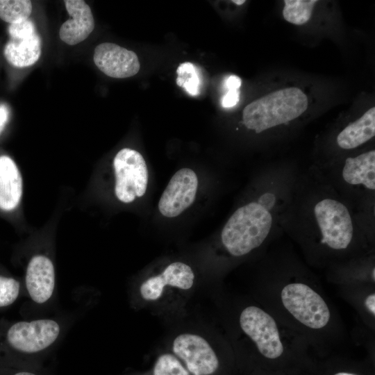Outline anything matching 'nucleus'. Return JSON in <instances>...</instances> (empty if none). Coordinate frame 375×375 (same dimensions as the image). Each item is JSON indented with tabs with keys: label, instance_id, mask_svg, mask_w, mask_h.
Masks as SVG:
<instances>
[{
	"label": "nucleus",
	"instance_id": "39448f33",
	"mask_svg": "<svg viewBox=\"0 0 375 375\" xmlns=\"http://www.w3.org/2000/svg\"><path fill=\"white\" fill-rule=\"evenodd\" d=\"M308 103L299 88H282L249 103L243 110V124L260 133L296 119L306 110Z\"/></svg>",
	"mask_w": 375,
	"mask_h": 375
},
{
	"label": "nucleus",
	"instance_id": "cd10ccee",
	"mask_svg": "<svg viewBox=\"0 0 375 375\" xmlns=\"http://www.w3.org/2000/svg\"><path fill=\"white\" fill-rule=\"evenodd\" d=\"M233 2L237 5H242L245 2V1L244 0H233Z\"/></svg>",
	"mask_w": 375,
	"mask_h": 375
},
{
	"label": "nucleus",
	"instance_id": "2eb2a0df",
	"mask_svg": "<svg viewBox=\"0 0 375 375\" xmlns=\"http://www.w3.org/2000/svg\"><path fill=\"white\" fill-rule=\"evenodd\" d=\"M23 194V180L15 162L9 156H0V209L14 210Z\"/></svg>",
	"mask_w": 375,
	"mask_h": 375
},
{
	"label": "nucleus",
	"instance_id": "1a4fd4ad",
	"mask_svg": "<svg viewBox=\"0 0 375 375\" xmlns=\"http://www.w3.org/2000/svg\"><path fill=\"white\" fill-rule=\"evenodd\" d=\"M194 280V273L188 265L174 262L160 274L142 281L136 288V294L144 302H156L172 291L188 292L193 287Z\"/></svg>",
	"mask_w": 375,
	"mask_h": 375
},
{
	"label": "nucleus",
	"instance_id": "6e6552de",
	"mask_svg": "<svg viewBox=\"0 0 375 375\" xmlns=\"http://www.w3.org/2000/svg\"><path fill=\"white\" fill-rule=\"evenodd\" d=\"M169 351L181 362L190 375H217L219 358L203 336L183 333L173 340Z\"/></svg>",
	"mask_w": 375,
	"mask_h": 375
},
{
	"label": "nucleus",
	"instance_id": "b1692460",
	"mask_svg": "<svg viewBox=\"0 0 375 375\" xmlns=\"http://www.w3.org/2000/svg\"><path fill=\"white\" fill-rule=\"evenodd\" d=\"M241 83L242 81L240 77L235 75H231L227 78L225 82V86L228 90H239Z\"/></svg>",
	"mask_w": 375,
	"mask_h": 375
},
{
	"label": "nucleus",
	"instance_id": "423d86ee",
	"mask_svg": "<svg viewBox=\"0 0 375 375\" xmlns=\"http://www.w3.org/2000/svg\"><path fill=\"white\" fill-rule=\"evenodd\" d=\"M242 333L257 351L269 360L282 356L292 340L272 312L256 305L243 308L238 317Z\"/></svg>",
	"mask_w": 375,
	"mask_h": 375
},
{
	"label": "nucleus",
	"instance_id": "ddd939ff",
	"mask_svg": "<svg viewBox=\"0 0 375 375\" xmlns=\"http://www.w3.org/2000/svg\"><path fill=\"white\" fill-rule=\"evenodd\" d=\"M339 178L346 187L374 194L375 190V150L348 157L338 169Z\"/></svg>",
	"mask_w": 375,
	"mask_h": 375
},
{
	"label": "nucleus",
	"instance_id": "aec40b11",
	"mask_svg": "<svg viewBox=\"0 0 375 375\" xmlns=\"http://www.w3.org/2000/svg\"><path fill=\"white\" fill-rule=\"evenodd\" d=\"M176 83L191 96H197L200 92L201 80L197 67L189 62L180 64L176 69Z\"/></svg>",
	"mask_w": 375,
	"mask_h": 375
},
{
	"label": "nucleus",
	"instance_id": "5701e85b",
	"mask_svg": "<svg viewBox=\"0 0 375 375\" xmlns=\"http://www.w3.org/2000/svg\"><path fill=\"white\" fill-rule=\"evenodd\" d=\"M363 308L367 312V315H369L373 319L375 317V293L371 292L367 294L362 301Z\"/></svg>",
	"mask_w": 375,
	"mask_h": 375
},
{
	"label": "nucleus",
	"instance_id": "6ab92c4d",
	"mask_svg": "<svg viewBox=\"0 0 375 375\" xmlns=\"http://www.w3.org/2000/svg\"><path fill=\"white\" fill-rule=\"evenodd\" d=\"M149 375L190 374L181 362L170 351H167L156 357Z\"/></svg>",
	"mask_w": 375,
	"mask_h": 375
},
{
	"label": "nucleus",
	"instance_id": "a878e982",
	"mask_svg": "<svg viewBox=\"0 0 375 375\" xmlns=\"http://www.w3.org/2000/svg\"><path fill=\"white\" fill-rule=\"evenodd\" d=\"M12 375H41L38 372V370L33 368V367H31L30 368H24L21 369L15 372H14Z\"/></svg>",
	"mask_w": 375,
	"mask_h": 375
},
{
	"label": "nucleus",
	"instance_id": "f3484780",
	"mask_svg": "<svg viewBox=\"0 0 375 375\" xmlns=\"http://www.w3.org/2000/svg\"><path fill=\"white\" fill-rule=\"evenodd\" d=\"M31 12V1L0 0V19L10 24L28 19Z\"/></svg>",
	"mask_w": 375,
	"mask_h": 375
},
{
	"label": "nucleus",
	"instance_id": "bb28decb",
	"mask_svg": "<svg viewBox=\"0 0 375 375\" xmlns=\"http://www.w3.org/2000/svg\"><path fill=\"white\" fill-rule=\"evenodd\" d=\"M334 375H357V374L351 373V372H338L335 374Z\"/></svg>",
	"mask_w": 375,
	"mask_h": 375
},
{
	"label": "nucleus",
	"instance_id": "0eeeda50",
	"mask_svg": "<svg viewBox=\"0 0 375 375\" xmlns=\"http://www.w3.org/2000/svg\"><path fill=\"white\" fill-rule=\"evenodd\" d=\"M115 192L122 202L128 203L142 197L147 190L148 170L142 156L137 151L124 148L113 160Z\"/></svg>",
	"mask_w": 375,
	"mask_h": 375
},
{
	"label": "nucleus",
	"instance_id": "412c9836",
	"mask_svg": "<svg viewBox=\"0 0 375 375\" xmlns=\"http://www.w3.org/2000/svg\"><path fill=\"white\" fill-rule=\"evenodd\" d=\"M21 283L16 278L0 274V308L14 303L22 292Z\"/></svg>",
	"mask_w": 375,
	"mask_h": 375
},
{
	"label": "nucleus",
	"instance_id": "a211bd4d",
	"mask_svg": "<svg viewBox=\"0 0 375 375\" xmlns=\"http://www.w3.org/2000/svg\"><path fill=\"white\" fill-rule=\"evenodd\" d=\"M316 0H285L283 9L284 19L293 24L302 25L311 17Z\"/></svg>",
	"mask_w": 375,
	"mask_h": 375
},
{
	"label": "nucleus",
	"instance_id": "f257e3e1",
	"mask_svg": "<svg viewBox=\"0 0 375 375\" xmlns=\"http://www.w3.org/2000/svg\"><path fill=\"white\" fill-rule=\"evenodd\" d=\"M336 192L331 183L321 182L303 195L299 208L300 241L324 260L356 256L365 245L354 215Z\"/></svg>",
	"mask_w": 375,
	"mask_h": 375
},
{
	"label": "nucleus",
	"instance_id": "dca6fc26",
	"mask_svg": "<svg viewBox=\"0 0 375 375\" xmlns=\"http://www.w3.org/2000/svg\"><path fill=\"white\" fill-rule=\"evenodd\" d=\"M375 135V108L367 110L360 118L345 126L337 135L336 143L344 150L356 149Z\"/></svg>",
	"mask_w": 375,
	"mask_h": 375
},
{
	"label": "nucleus",
	"instance_id": "f03ea898",
	"mask_svg": "<svg viewBox=\"0 0 375 375\" xmlns=\"http://www.w3.org/2000/svg\"><path fill=\"white\" fill-rule=\"evenodd\" d=\"M283 176L267 179L265 189L257 199L238 208L226 222L221 240L232 256L241 257L259 248L277 224H283L296 182L285 181Z\"/></svg>",
	"mask_w": 375,
	"mask_h": 375
},
{
	"label": "nucleus",
	"instance_id": "9b49d317",
	"mask_svg": "<svg viewBox=\"0 0 375 375\" xmlns=\"http://www.w3.org/2000/svg\"><path fill=\"white\" fill-rule=\"evenodd\" d=\"M198 188L195 172L188 168L177 171L170 179L159 203L160 213L167 217H174L190 206Z\"/></svg>",
	"mask_w": 375,
	"mask_h": 375
},
{
	"label": "nucleus",
	"instance_id": "4be33fe9",
	"mask_svg": "<svg viewBox=\"0 0 375 375\" xmlns=\"http://www.w3.org/2000/svg\"><path fill=\"white\" fill-rule=\"evenodd\" d=\"M240 100L239 90H228L226 94L222 99V106L223 108H229L235 106Z\"/></svg>",
	"mask_w": 375,
	"mask_h": 375
},
{
	"label": "nucleus",
	"instance_id": "393cba45",
	"mask_svg": "<svg viewBox=\"0 0 375 375\" xmlns=\"http://www.w3.org/2000/svg\"><path fill=\"white\" fill-rule=\"evenodd\" d=\"M8 118V111L7 108L1 105L0 106V133L3 129Z\"/></svg>",
	"mask_w": 375,
	"mask_h": 375
},
{
	"label": "nucleus",
	"instance_id": "20e7f679",
	"mask_svg": "<svg viewBox=\"0 0 375 375\" xmlns=\"http://www.w3.org/2000/svg\"><path fill=\"white\" fill-rule=\"evenodd\" d=\"M278 305L290 320L310 332H322L331 322L329 305L311 284L299 278L281 285Z\"/></svg>",
	"mask_w": 375,
	"mask_h": 375
},
{
	"label": "nucleus",
	"instance_id": "f8f14e48",
	"mask_svg": "<svg viewBox=\"0 0 375 375\" xmlns=\"http://www.w3.org/2000/svg\"><path fill=\"white\" fill-rule=\"evenodd\" d=\"M94 62L106 75L125 78L135 75L140 65L136 53L112 42L97 45L94 51Z\"/></svg>",
	"mask_w": 375,
	"mask_h": 375
},
{
	"label": "nucleus",
	"instance_id": "9d476101",
	"mask_svg": "<svg viewBox=\"0 0 375 375\" xmlns=\"http://www.w3.org/2000/svg\"><path fill=\"white\" fill-rule=\"evenodd\" d=\"M9 40L3 49L6 60L16 67L34 65L40 58L42 40L35 24L28 19L8 28Z\"/></svg>",
	"mask_w": 375,
	"mask_h": 375
},
{
	"label": "nucleus",
	"instance_id": "7ed1b4c3",
	"mask_svg": "<svg viewBox=\"0 0 375 375\" xmlns=\"http://www.w3.org/2000/svg\"><path fill=\"white\" fill-rule=\"evenodd\" d=\"M76 311L30 318L11 324L5 333L6 345L15 353L30 360L51 353L61 343L80 316Z\"/></svg>",
	"mask_w": 375,
	"mask_h": 375
},
{
	"label": "nucleus",
	"instance_id": "4468645a",
	"mask_svg": "<svg viewBox=\"0 0 375 375\" xmlns=\"http://www.w3.org/2000/svg\"><path fill=\"white\" fill-rule=\"evenodd\" d=\"M65 6L71 18L59 30L60 40L69 45L85 40L94 28V20L90 7L83 0H65Z\"/></svg>",
	"mask_w": 375,
	"mask_h": 375
}]
</instances>
